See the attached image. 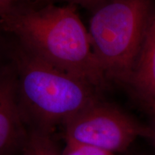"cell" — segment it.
I'll use <instances>...</instances> for the list:
<instances>
[{
  "label": "cell",
  "instance_id": "1",
  "mask_svg": "<svg viewBox=\"0 0 155 155\" xmlns=\"http://www.w3.org/2000/svg\"><path fill=\"white\" fill-rule=\"evenodd\" d=\"M0 28L46 63L101 91L107 88L108 81L93 51L88 30L73 4L24 6L0 21Z\"/></svg>",
  "mask_w": 155,
  "mask_h": 155
},
{
  "label": "cell",
  "instance_id": "2",
  "mask_svg": "<svg viewBox=\"0 0 155 155\" xmlns=\"http://www.w3.org/2000/svg\"><path fill=\"white\" fill-rule=\"evenodd\" d=\"M9 55L28 129L53 133L57 126L101 99V91L96 87L46 63L17 42Z\"/></svg>",
  "mask_w": 155,
  "mask_h": 155
},
{
  "label": "cell",
  "instance_id": "3",
  "mask_svg": "<svg viewBox=\"0 0 155 155\" xmlns=\"http://www.w3.org/2000/svg\"><path fill=\"white\" fill-rule=\"evenodd\" d=\"M154 10L152 0H105L94 9L88 33L108 82L128 84Z\"/></svg>",
  "mask_w": 155,
  "mask_h": 155
},
{
  "label": "cell",
  "instance_id": "4",
  "mask_svg": "<svg viewBox=\"0 0 155 155\" xmlns=\"http://www.w3.org/2000/svg\"><path fill=\"white\" fill-rule=\"evenodd\" d=\"M62 126L65 142L91 145L114 154L127 150L137 137L150 134V127L102 99L78 112Z\"/></svg>",
  "mask_w": 155,
  "mask_h": 155
},
{
  "label": "cell",
  "instance_id": "5",
  "mask_svg": "<svg viewBox=\"0 0 155 155\" xmlns=\"http://www.w3.org/2000/svg\"><path fill=\"white\" fill-rule=\"evenodd\" d=\"M28 134L19 104L16 71L10 63L0 68V155L22 151Z\"/></svg>",
  "mask_w": 155,
  "mask_h": 155
},
{
  "label": "cell",
  "instance_id": "6",
  "mask_svg": "<svg viewBox=\"0 0 155 155\" xmlns=\"http://www.w3.org/2000/svg\"><path fill=\"white\" fill-rule=\"evenodd\" d=\"M128 85L141 99L155 108V10Z\"/></svg>",
  "mask_w": 155,
  "mask_h": 155
},
{
  "label": "cell",
  "instance_id": "7",
  "mask_svg": "<svg viewBox=\"0 0 155 155\" xmlns=\"http://www.w3.org/2000/svg\"><path fill=\"white\" fill-rule=\"evenodd\" d=\"M22 152L23 155H61L53 133L35 129H28Z\"/></svg>",
  "mask_w": 155,
  "mask_h": 155
},
{
  "label": "cell",
  "instance_id": "8",
  "mask_svg": "<svg viewBox=\"0 0 155 155\" xmlns=\"http://www.w3.org/2000/svg\"><path fill=\"white\" fill-rule=\"evenodd\" d=\"M65 148L61 152V155H114L108 151L91 145L65 142Z\"/></svg>",
  "mask_w": 155,
  "mask_h": 155
},
{
  "label": "cell",
  "instance_id": "9",
  "mask_svg": "<svg viewBox=\"0 0 155 155\" xmlns=\"http://www.w3.org/2000/svg\"><path fill=\"white\" fill-rule=\"evenodd\" d=\"M35 0H0V21L24 6L34 5Z\"/></svg>",
  "mask_w": 155,
  "mask_h": 155
},
{
  "label": "cell",
  "instance_id": "10",
  "mask_svg": "<svg viewBox=\"0 0 155 155\" xmlns=\"http://www.w3.org/2000/svg\"><path fill=\"white\" fill-rule=\"evenodd\" d=\"M53 1H55V0H35V5H44V4L50 3ZM63 1L68 2L70 4H73V5L77 4L86 8L94 9L102 2H104L105 0H63Z\"/></svg>",
  "mask_w": 155,
  "mask_h": 155
},
{
  "label": "cell",
  "instance_id": "11",
  "mask_svg": "<svg viewBox=\"0 0 155 155\" xmlns=\"http://www.w3.org/2000/svg\"><path fill=\"white\" fill-rule=\"evenodd\" d=\"M148 137L152 139L155 144V117L152 127H150V134H149Z\"/></svg>",
  "mask_w": 155,
  "mask_h": 155
},
{
  "label": "cell",
  "instance_id": "12",
  "mask_svg": "<svg viewBox=\"0 0 155 155\" xmlns=\"http://www.w3.org/2000/svg\"><path fill=\"white\" fill-rule=\"evenodd\" d=\"M152 110H153V112H154V116H155V108H152Z\"/></svg>",
  "mask_w": 155,
  "mask_h": 155
}]
</instances>
